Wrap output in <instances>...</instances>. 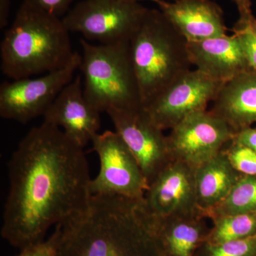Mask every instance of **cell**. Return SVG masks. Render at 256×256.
<instances>
[{
	"label": "cell",
	"instance_id": "6",
	"mask_svg": "<svg viewBox=\"0 0 256 256\" xmlns=\"http://www.w3.org/2000/svg\"><path fill=\"white\" fill-rule=\"evenodd\" d=\"M149 8L127 0H82L62 18L69 32L101 44L130 42Z\"/></svg>",
	"mask_w": 256,
	"mask_h": 256
},
{
	"label": "cell",
	"instance_id": "29",
	"mask_svg": "<svg viewBox=\"0 0 256 256\" xmlns=\"http://www.w3.org/2000/svg\"><path fill=\"white\" fill-rule=\"evenodd\" d=\"M242 20H246L249 28H250V30L254 32V34H255L256 36V18L254 16V15L252 14L250 18H242Z\"/></svg>",
	"mask_w": 256,
	"mask_h": 256
},
{
	"label": "cell",
	"instance_id": "15",
	"mask_svg": "<svg viewBox=\"0 0 256 256\" xmlns=\"http://www.w3.org/2000/svg\"><path fill=\"white\" fill-rule=\"evenodd\" d=\"M192 65L218 82H225L250 69L238 37L235 34L188 42Z\"/></svg>",
	"mask_w": 256,
	"mask_h": 256
},
{
	"label": "cell",
	"instance_id": "11",
	"mask_svg": "<svg viewBox=\"0 0 256 256\" xmlns=\"http://www.w3.org/2000/svg\"><path fill=\"white\" fill-rule=\"evenodd\" d=\"M223 84L197 69L190 70L142 109L160 129H172L185 118L206 110Z\"/></svg>",
	"mask_w": 256,
	"mask_h": 256
},
{
	"label": "cell",
	"instance_id": "14",
	"mask_svg": "<svg viewBox=\"0 0 256 256\" xmlns=\"http://www.w3.org/2000/svg\"><path fill=\"white\" fill-rule=\"evenodd\" d=\"M154 2L188 42L227 34L223 10L213 0H156Z\"/></svg>",
	"mask_w": 256,
	"mask_h": 256
},
{
	"label": "cell",
	"instance_id": "25",
	"mask_svg": "<svg viewBox=\"0 0 256 256\" xmlns=\"http://www.w3.org/2000/svg\"><path fill=\"white\" fill-rule=\"evenodd\" d=\"M74 0H23V2L62 18L70 10Z\"/></svg>",
	"mask_w": 256,
	"mask_h": 256
},
{
	"label": "cell",
	"instance_id": "16",
	"mask_svg": "<svg viewBox=\"0 0 256 256\" xmlns=\"http://www.w3.org/2000/svg\"><path fill=\"white\" fill-rule=\"evenodd\" d=\"M210 112L224 119L234 132L256 124V70L250 68L224 82Z\"/></svg>",
	"mask_w": 256,
	"mask_h": 256
},
{
	"label": "cell",
	"instance_id": "17",
	"mask_svg": "<svg viewBox=\"0 0 256 256\" xmlns=\"http://www.w3.org/2000/svg\"><path fill=\"white\" fill-rule=\"evenodd\" d=\"M229 161L226 154H217L195 168L197 206L217 208L226 198L242 176Z\"/></svg>",
	"mask_w": 256,
	"mask_h": 256
},
{
	"label": "cell",
	"instance_id": "18",
	"mask_svg": "<svg viewBox=\"0 0 256 256\" xmlns=\"http://www.w3.org/2000/svg\"><path fill=\"white\" fill-rule=\"evenodd\" d=\"M154 232L164 234L165 242L172 255L191 256L200 238V227L191 222H181L170 226L153 218Z\"/></svg>",
	"mask_w": 256,
	"mask_h": 256
},
{
	"label": "cell",
	"instance_id": "3",
	"mask_svg": "<svg viewBox=\"0 0 256 256\" xmlns=\"http://www.w3.org/2000/svg\"><path fill=\"white\" fill-rule=\"evenodd\" d=\"M62 18L23 2L1 42V70L13 79L30 78L65 67L73 58Z\"/></svg>",
	"mask_w": 256,
	"mask_h": 256
},
{
	"label": "cell",
	"instance_id": "22",
	"mask_svg": "<svg viewBox=\"0 0 256 256\" xmlns=\"http://www.w3.org/2000/svg\"><path fill=\"white\" fill-rule=\"evenodd\" d=\"M210 256H256V236L213 244Z\"/></svg>",
	"mask_w": 256,
	"mask_h": 256
},
{
	"label": "cell",
	"instance_id": "7",
	"mask_svg": "<svg viewBox=\"0 0 256 256\" xmlns=\"http://www.w3.org/2000/svg\"><path fill=\"white\" fill-rule=\"evenodd\" d=\"M92 142L100 163L98 174L90 182L92 195L143 201L148 184L137 160L118 133H97Z\"/></svg>",
	"mask_w": 256,
	"mask_h": 256
},
{
	"label": "cell",
	"instance_id": "23",
	"mask_svg": "<svg viewBox=\"0 0 256 256\" xmlns=\"http://www.w3.org/2000/svg\"><path fill=\"white\" fill-rule=\"evenodd\" d=\"M232 32L238 38L249 66L256 70V36L246 20L238 18Z\"/></svg>",
	"mask_w": 256,
	"mask_h": 256
},
{
	"label": "cell",
	"instance_id": "19",
	"mask_svg": "<svg viewBox=\"0 0 256 256\" xmlns=\"http://www.w3.org/2000/svg\"><path fill=\"white\" fill-rule=\"evenodd\" d=\"M216 208L220 216L256 213V176L242 175L228 196Z\"/></svg>",
	"mask_w": 256,
	"mask_h": 256
},
{
	"label": "cell",
	"instance_id": "20",
	"mask_svg": "<svg viewBox=\"0 0 256 256\" xmlns=\"http://www.w3.org/2000/svg\"><path fill=\"white\" fill-rule=\"evenodd\" d=\"M256 236V213L220 216L212 234L213 244Z\"/></svg>",
	"mask_w": 256,
	"mask_h": 256
},
{
	"label": "cell",
	"instance_id": "5",
	"mask_svg": "<svg viewBox=\"0 0 256 256\" xmlns=\"http://www.w3.org/2000/svg\"><path fill=\"white\" fill-rule=\"evenodd\" d=\"M80 45L79 69L84 75V94L89 104L100 114L110 109L142 108L129 42L94 45L80 40Z\"/></svg>",
	"mask_w": 256,
	"mask_h": 256
},
{
	"label": "cell",
	"instance_id": "13",
	"mask_svg": "<svg viewBox=\"0 0 256 256\" xmlns=\"http://www.w3.org/2000/svg\"><path fill=\"white\" fill-rule=\"evenodd\" d=\"M44 122L62 128L70 139L84 148L100 128V112L86 98L82 77L64 88L43 116Z\"/></svg>",
	"mask_w": 256,
	"mask_h": 256
},
{
	"label": "cell",
	"instance_id": "4",
	"mask_svg": "<svg viewBox=\"0 0 256 256\" xmlns=\"http://www.w3.org/2000/svg\"><path fill=\"white\" fill-rule=\"evenodd\" d=\"M142 108L191 69L188 42L159 9H149L129 42Z\"/></svg>",
	"mask_w": 256,
	"mask_h": 256
},
{
	"label": "cell",
	"instance_id": "28",
	"mask_svg": "<svg viewBox=\"0 0 256 256\" xmlns=\"http://www.w3.org/2000/svg\"><path fill=\"white\" fill-rule=\"evenodd\" d=\"M238 8L239 18H246L252 15L250 0H230Z\"/></svg>",
	"mask_w": 256,
	"mask_h": 256
},
{
	"label": "cell",
	"instance_id": "12",
	"mask_svg": "<svg viewBox=\"0 0 256 256\" xmlns=\"http://www.w3.org/2000/svg\"><path fill=\"white\" fill-rule=\"evenodd\" d=\"M146 191L143 204L153 218L188 214L197 206L195 168L178 160L170 163Z\"/></svg>",
	"mask_w": 256,
	"mask_h": 256
},
{
	"label": "cell",
	"instance_id": "26",
	"mask_svg": "<svg viewBox=\"0 0 256 256\" xmlns=\"http://www.w3.org/2000/svg\"><path fill=\"white\" fill-rule=\"evenodd\" d=\"M234 140L248 146L256 153V128H247L236 133Z\"/></svg>",
	"mask_w": 256,
	"mask_h": 256
},
{
	"label": "cell",
	"instance_id": "24",
	"mask_svg": "<svg viewBox=\"0 0 256 256\" xmlns=\"http://www.w3.org/2000/svg\"><path fill=\"white\" fill-rule=\"evenodd\" d=\"M60 240V226L58 224L56 226L54 232L47 240L25 248L15 256H56Z\"/></svg>",
	"mask_w": 256,
	"mask_h": 256
},
{
	"label": "cell",
	"instance_id": "10",
	"mask_svg": "<svg viewBox=\"0 0 256 256\" xmlns=\"http://www.w3.org/2000/svg\"><path fill=\"white\" fill-rule=\"evenodd\" d=\"M168 137L173 159L196 168L220 154L236 133L222 118L202 111L185 118Z\"/></svg>",
	"mask_w": 256,
	"mask_h": 256
},
{
	"label": "cell",
	"instance_id": "30",
	"mask_svg": "<svg viewBox=\"0 0 256 256\" xmlns=\"http://www.w3.org/2000/svg\"><path fill=\"white\" fill-rule=\"evenodd\" d=\"M127 1L138 2H140V1H142V0H127ZM150 1L156 2V0H150ZM169 1H175V0H169Z\"/></svg>",
	"mask_w": 256,
	"mask_h": 256
},
{
	"label": "cell",
	"instance_id": "9",
	"mask_svg": "<svg viewBox=\"0 0 256 256\" xmlns=\"http://www.w3.org/2000/svg\"><path fill=\"white\" fill-rule=\"evenodd\" d=\"M107 114L142 170L148 188L173 159L168 137L142 108L136 110L110 109Z\"/></svg>",
	"mask_w": 256,
	"mask_h": 256
},
{
	"label": "cell",
	"instance_id": "21",
	"mask_svg": "<svg viewBox=\"0 0 256 256\" xmlns=\"http://www.w3.org/2000/svg\"><path fill=\"white\" fill-rule=\"evenodd\" d=\"M227 152L226 156L239 173L248 176H256V153L248 146L234 140Z\"/></svg>",
	"mask_w": 256,
	"mask_h": 256
},
{
	"label": "cell",
	"instance_id": "8",
	"mask_svg": "<svg viewBox=\"0 0 256 256\" xmlns=\"http://www.w3.org/2000/svg\"><path fill=\"white\" fill-rule=\"evenodd\" d=\"M82 62L75 52L68 65L38 78H25L4 82L0 86V116L26 124L43 116L64 88L74 80Z\"/></svg>",
	"mask_w": 256,
	"mask_h": 256
},
{
	"label": "cell",
	"instance_id": "27",
	"mask_svg": "<svg viewBox=\"0 0 256 256\" xmlns=\"http://www.w3.org/2000/svg\"><path fill=\"white\" fill-rule=\"evenodd\" d=\"M12 0H0V28H6L9 22Z\"/></svg>",
	"mask_w": 256,
	"mask_h": 256
},
{
	"label": "cell",
	"instance_id": "1",
	"mask_svg": "<svg viewBox=\"0 0 256 256\" xmlns=\"http://www.w3.org/2000/svg\"><path fill=\"white\" fill-rule=\"evenodd\" d=\"M8 166L1 235L20 250L44 240L52 226L82 212L92 196L84 148L46 122L30 130Z\"/></svg>",
	"mask_w": 256,
	"mask_h": 256
},
{
	"label": "cell",
	"instance_id": "2",
	"mask_svg": "<svg viewBox=\"0 0 256 256\" xmlns=\"http://www.w3.org/2000/svg\"><path fill=\"white\" fill-rule=\"evenodd\" d=\"M60 224L56 256H158L142 201L92 195L82 212Z\"/></svg>",
	"mask_w": 256,
	"mask_h": 256
}]
</instances>
